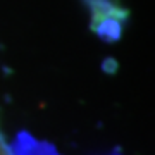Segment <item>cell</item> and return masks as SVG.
Wrapping results in <instances>:
<instances>
[{
  "label": "cell",
  "instance_id": "obj_3",
  "mask_svg": "<svg viewBox=\"0 0 155 155\" xmlns=\"http://www.w3.org/2000/svg\"><path fill=\"white\" fill-rule=\"evenodd\" d=\"M114 155H121V153H114Z\"/></svg>",
  "mask_w": 155,
  "mask_h": 155
},
{
  "label": "cell",
  "instance_id": "obj_2",
  "mask_svg": "<svg viewBox=\"0 0 155 155\" xmlns=\"http://www.w3.org/2000/svg\"><path fill=\"white\" fill-rule=\"evenodd\" d=\"M12 150H14L16 155H57L54 147H50L47 143H38L28 133L17 134V140L12 147Z\"/></svg>",
  "mask_w": 155,
  "mask_h": 155
},
{
  "label": "cell",
  "instance_id": "obj_1",
  "mask_svg": "<svg viewBox=\"0 0 155 155\" xmlns=\"http://www.w3.org/2000/svg\"><path fill=\"white\" fill-rule=\"evenodd\" d=\"M90 14V29L102 41L112 45L122 38L129 11L121 0H83Z\"/></svg>",
  "mask_w": 155,
  "mask_h": 155
}]
</instances>
